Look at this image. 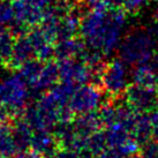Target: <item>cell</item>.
Instances as JSON below:
<instances>
[{
    "mask_svg": "<svg viewBox=\"0 0 158 158\" xmlns=\"http://www.w3.org/2000/svg\"><path fill=\"white\" fill-rule=\"evenodd\" d=\"M28 37H29L31 45L34 48L35 57L37 58V60L46 62L54 56L56 43L52 42L43 31L40 30V27L31 30L28 34Z\"/></svg>",
    "mask_w": 158,
    "mask_h": 158,
    "instance_id": "ba28073f",
    "label": "cell"
},
{
    "mask_svg": "<svg viewBox=\"0 0 158 158\" xmlns=\"http://www.w3.org/2000/svg\"><path fill=\"white\" fill-rule=\"evenodd\" d=\"M147 0H120V9L125 13H137L144 5Z\"/></svg>",
    "mask_w": 158,
    "mask_h": 158,
    "instance_id": "5bb4252c",
    "label": "cell"
},
{
    "mask_svg": "<svg viewBox=\"0 0 158 158\" xmlns=\"http://www.w3.org/2000/svg\"><path fill=\"white\" fill-rule=\"evenodd\" d=\"M127 67L123 60H112L109 62L102 73V80L105 88L111 92L121 91L127 84Z\"/></svg>",
    "mask_w": 158,
    "mask_h": 158,
    "instance_id": "277c9868",
    "label": "cell"
},
{
    "mask_svg": "<svg viewBox=\"0 0 158 158\" xmlns=\"http://www.w3.org/2000/svg\"><path fill=\"white\" fill-rule=\"evenodd\" d=\"M126 23L123 9H94L83 15L80 32L87 48L104 57L120 48Z\"/></svg>",
    "mask_w": 158,
    "mask_h": 158,
    "instance_id": "6da1fadb",
    "label": "cell"
},
{
    "mask_svg": "<svg viewBox=\"0 0 158 158\" xmlns=\"http://www.w3.org/2000/svg\"><path fill=\"white\" fill-rule=\"evenodd\" d=\"M157 85H158V82H157Z\"/></svg>",
    "mask_w": 158,
    "mask_h": 158,
    "instance_id": "d6986e66",
    "label": "cell"
},
{
    "mask_svg": "<svg viewBox=\"0 0 158 158\" xmlns=\"http://www.w3.org/2000/svg\"><path fill=\"white\" fill-rule=\"evenodd\" d=\"M155 64H156V68L158 69V53L156 54V57H155Z\"/></svg>",
    "mask_w": 158,
    "mask_h": 158,
    "instance_id": "e0dca14e",
    "label": "cell"
},
{
    "mask_svg": "<svg viewBox=\"0 0 158 158\" xmlns=\"http://www.w3.org/2000/svg\"><path fill=\"white\" fill-rule=\"evenodd\" d=\"M15 22L12 1L0 0V26L7 27Z\"/></svg>",
    "mask_w": 158,
    "mask_h": 158,
    "instance_id": "4fadbf2b",
    "label": "cell"
},
{
    "mask_svg": "<svg viewBox=\"0 0 158 158\" xmlns=\"http://www.w3.org/2000/svg\"><path fill=\"white\" fill-rule=\"evenodd\" d=\"M26 96V83L21 75H13L0 83V101L19 103Z\"/></svg>",
    "mask_w": 158,
    "mask_h": 158,
    "instance_id": "52a82bcc",
    "label": "cell"
},
{
    "mask_svg": "<svg viewBox=\"0 0 158 158\" xmlns=\"http://www.w3.org/2000/svg\"><path fill=\"white\" fill-rule=\"evenodd\" d=\"M121 60L131 65H143L156 54V40L145 30H134L123 40L119 48Z\"/></svg>",
    "mask_w": 158,
    "mask_h": 158,
    "instance_id": "7a4b0ae2",
    "label": "cell"
},
{
    "mask_svg": "<svg viewBox=\"0 0 158 158\" xmlns=\"http://www.w3.org/2000/svg\"><path fill=\"white\" fill-rule=\"evenodd\" d=\"M133 77L139 85H143L148 88H151L158 82L156 69L150 62L136 66L133 73Z\"/></svg>",
    "mask_w": 158,
    "mask_h": 158,
    "instance_id": "30bf717a",
    "label": "cell"
},
{
    "mask_svg": "<svg viewBox=\"0 0 158 158\" xmlns=\"http://www.w3.org/2000/svg\"><path fill=\"white\" fill-rule=\"evenodd\" d=\"M88 48L85 46L83 40H80L75 37L65 38L56 43L54 48V56L61 60H72L77 58L84 57Z\"/></svg>",
    "mask_w": 158,
    "mask_h": 158,
    "instance_id": "9c48e42d",
    "label": "cell"
},
{
    "mask_svg": "<svg viewBox=\"0 0 158 158\" xmlns=\"http://www.w3.org/2000/svg\"><path fill=\"white\" fill-rule=\"evenodd\" d=\"M59 67L53 62L46 61L43 65L42 72H40V79L36 83L37 88H45L56 82V80L59 77Z\"/></svg>",
    "mask_w": 158,
    "mask_h": 158,
    "instance_id": "7c38bea8",
    "label": "cell"
},
{
    "mask_svg": "<svg viewBox=\"0 0 158 158\" xmlns=\"http://www.w3.org/2000/svg\"><path fill=\"white\" fill-rule=\"evenodd\" d=\"M35 57L34 48L30 43V40L28 37V34L24 31L16 35V38L14 40L13 51L9 60V65L15 68H21L23 65H26L28 61L32 60Z\"/></svg>",
    "mask_w": 158,
    "mask_h": 158,
    "instance_id": "8992f818",
    "label": "cell"
},
{
    "mask_svg": "<svg viewBox=\"0 0 158 158\" xmlns=\"http://www.w3.org/2000/svg\"><path fill=\"white\" fill-rule=\"evenodd\" d=\"M14 36L12 31L8 30L7 27L0 26V59L1 62H8L10 60L12 51H13Z\"/></svg>",
    "mask_w": 158,
    "mask_h": 158,
    "instance_id": "8fae6325",
    "label": "cell"
},
{
    "mask_svg": "<svg viewBox=\"0 0 158 158\" xmlns=\"http://www.w3.org/2000/svg\"><path fill=\"white\" fill-rule=\"evenodd\" d=\"M14 18L19 28L36 27L44 19L45 10L40 7L35 0H12Z\"/></svg>",
    "mask_w": 158,
    "mask_h": 158,
    "instance_id": "3957f363",
    "label": "cell"
},
{
    "mask_svg": "<svg viewBox=\"0 0 158 158\" xmlns=\"http://www.w3.org/2000/svg\"><path fill=\"white\" fill-rule=\"evenodd\" d=\"M59 75L65 83H83L94 74L91 68L85 61L72 59L61 60L59 62Z\"/></svg>",
    "mask_w": 158,
    "mask_h": 158,
    "instance_id": "5b68a950",
    "label": "cell"
},
{
    "mask_svg": "<svg viewBox=\"0 0 158 158\" xmlns=\"http://www.w3.org/2000/svg\"><path fill=\"white\" fill-rule=\"evenodd\" d=\"M35 1L37 2V5H38L40 7H42L44 10H46V9L51 8L53 6H56L60 0H35Z\"/></svg>",
    "mask_w": 158,
    "mask_h": 158,
    "instance_id": "9a60e30c",
    "label": "cell"
},
{
    "mask_svg": "<svg viewBox=\"0 0 158 158\" xmlns=\"http://www.w3.org/2000/svg\"><path fill=\"white\" fill-rule=\"evenodd\" d=\"M0 64H2V62H1V59H0Z\"/></svg>",
    "mask_w": 158,
    "mask_h": 158,
    "instance_id": "ac0fdd59",
    "label": "cell"
},
{
    "mask_svg": "<svg viewBox=\"0 0 158 158\" xmlns=\"http://www.w3.org/2000/svg\"><path fill=\"white\" fill-rule=\"evenodd\" d=\"M154 28H155V30H156V32L158 34V10L156 12V14H155V18H154Z\"/></svg>",
    "mask_w": 158,
    "mask_h": 158,
    "instance_id": "2e32d148",
    "label": "cell"
}]
</instances>
